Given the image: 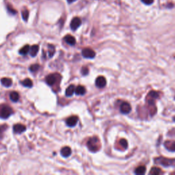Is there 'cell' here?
I'll return each mask as SVG.
<instances>
[{"label":"cell","instance_id":"1","mask_svg":"<svg viewBox=\"0 0 175 175\" xmlns=\"http://www.w3.org/2000/svg\"><path fill=\"white\" fill-rule=\"evenodd\" d=\"M87 146L89 150L92 151V152L98 151L101 146L99 138H97V137H92V138H90L87 142Z\"/></svg>","mask_w":175,"mask_h":175},{"label":"cell","instance_id":"2","mask_svg":"<svg viewBox=\"0 0 175 175\" xmlns=\"http://www.w3.org/2000/svg\"><path fill=\"white\" fill-rule=\"evenodd\" d=\"M155 163L165 167L175 166V159H168L163 158V157H160V158H155Z\"/></svg>","mask_w":175,"mask_h":175},{"label":"cell","instance_id":"3","mask_svg":"<svg viewBox=\"0 0 175 175\" xmlns=\"http://www.w3.org/2000/svg\"><path fill=\"white\" fill-rule=\"evenodd\" d=\"M13 113V109L8 105H0V117L2 118H8Z\"/></svg>","mask_w":175,"mask_h":175},{"label":"cell","instance_id":"4","mask_svg":"<svg viewBox=\"0 0 175 175\" xmlns=\"http://www.w3.org/2000/svg\"><path fill=\"white\" fill-rule=\"evenodd\" d=\"M61 76L59 74H50L46 77V82L49 85H53L57 82L60 81Z\"/></svg>","mask_w":175,"mask_h":175},{"label":"cell","instance_id":"5","mask_svg":"<svg viewBox=\"0 0 175 175\" xmlns=\"http://www.w3.org/2000/svg\"><path fill=\"white\" fill-rule=\"evenodd\" d=\"M159 98V93L155 91H150L148 93V94L147 95L146 101H148V103L149 105L151 106H155V101L157 99Z\"/></svg>","mask_w":175,"mask_h":175},{"label":"cell","instance_id":"6","mask_svg":"<svg viewBox=\"0 0 175 175\" xmlns=\"http://www.w3.org/2000/svg\"><path fill=\"white\" fill-rule=\"evenodd\" d=\"M82 55L85 58H89V59H92L94 58L96 55V53L92 49H91L90 48H85L83 49L82 51Z\"/></svg>","mask_w":175,"mask_h":175},{"label":"cell","instance_id":"7","mask_svg":"<svg viewBox=\"0 0 175 175\" xmlns=\"http://www.w3.org/2000/svg\"><path fill=\"white\" fill-rule=\"evenodd\" d=\"M81 24V20L79 17H75L71 22V28L73 30H76Z\"/></svg>","mask_w":175,"mask_h":175},{"label":"cell","instance_id":"8","mask_svg":"<svg viewBox=\"0 0 175 175\" xmlns=\"http://www.w3.org/2000/svg\"><path fill=\"white\" fill-rule=\"evenodd\" d=\"M120 112H122L123 114H129V113L131 112V107L129 103L123 102L120 105Z\"/></svg>","mask_w":175,"mask_h":175},{"label":"cell","instance_id":"9","mask_svg":"<svg viewBox=\"0 0 175 175\" xmlns=\"http://www.w3.org/2000/svg\"><path fill=\"white\" fill-rule=\"evenodd\" d=\"M106 83H107L106 79L103 76H99L97 77L96 79V81H95V84H96L97 87L100 88H104L105 85H106Z\"/></svg>","mask_w":175,"mask_h":175},{"label":"cell","instance_id":"10","mask_svg":"<svg viewBox=\"0 0 175 175\" xmlns=\"http://www.w3.org/2000/svg\"><path fill=\"white\" fill-rule=\"evenodd\" d=\"M77 121H78V117L73 116L69 117V118L66 119V125H68L69 127H74L76 125V124L77 123Z\"/></svg>","mask_w":175,"mask_h":175},{"label":"cell","instance_id":"11","mask_svg":"<svg viewBox=\"0 0 175 175\" xmlns=\"http://www.w3.org/2000/svg\"><path fill=\"white\" fill-rule=\"evenodd\" d=\"M25 130H26V127L22 124H16L13 127V131L16 134H21Z\"/></svg>","mask_w":175,"mask_h":175},{"label":"cell","instance_id":"12","mask_svg":"<svg viewBox=\"0 0 175 175\" xmlns=\"http://www.w3.org/2000/svg\"><path fill=\"white\" fill-rule=\"evenodd\" d=\"M64 41L67 44H69V45H75L76 43V40H75V37H73L71 35H66L64 37Z\"/></svg>","mask_w":175,"mask_h":175},{"label":"cell","instance_id":"13","mask_svg":"<svg viewBox=\"0 0 175 175\" xmlns=\"http://www.w3.org/2000/svg\"><path fill=\"white\" fill-rule=\"evenodd\" d=\"M61 155L64 158H68L69 156L71 155V149L70 147L65 146L61 149L60 150Z\"/></svg>","mask_w":175,"mask_h":175},{"label":"cell","instance_id":"14","mask_svg":"<svg viewBox=\"0 0 175 175\" xmlns=\"http://www.w3.org/2000/svg\"><path fill=\"white\" fill-rule=\"evenodd\" d=\"M164 145L168 150L175 152V141H166Z\"/></svg>","mask_w":175,"mask_h":175},{"label":"cell","instance_id":"15","mask_svg":"<svg viewBox=\"0 0 175 175\" xmlns=\"http://www.w3.org/2000/svg\"><path fill=\"white\" fill-rule=\"evenodd\" d=\"M39 50V47L38 45H33L30 47L29 49V54L32 57H35L37 55L38 52Z\"/></svg>","mask_w":175,"mask_h":175},{"label":"cell","instance_id":"16","mask_svg":"<svg viewBox=\"0 0 175 175\" xmlns=\"http://www.w3.org/2000/svg\"><path fill=\"white\" fill-rule=\"evenodd\" d=\"M75 91V87L74 85H70L67 88L66 90V95L67 97L73 96Z\"/></svg>","mask_w":175,"mask_h":175},{"label":"cell","instance_id":"17","mask_svg":"<svg viewBox=\"0 0 175 175\" xmlns=\"http://www.w3.org/2000/svg\"><path fill=\"white\" fill-rule=\"evenodd\" d=\"M75 94L77 95H83L85 94L86 90H85V88L83 86V85H78V86L75 88Z\"/></svg>","mask_w":175,"mask_h":175},{"label":"cell","instance_id":"18","mask_svg":"<svg viewBox=\"0 0 175 175\" xmlns=\"http://www.w3.org/2000/svg\"><path fill=\"white\" fill-rule=\"evenodd\" d=\"M1 82L5 87H10L13 84V81H12V79L10 78H7V77H4V78L1 79Z\"/></svg>","mask_w":175,"mask_h":175},{"label":"cell","instance_id":"19","mask_svg":"<svg viewBox=\"0 0 175 175\" xmlns=\"http://www.w3.org/2000/svg\"><path fill=\"white\" fill-rule=\"evenodd\" d=\"M10 99L13 102H17L19 99V94L17 92H12L10 94Z\"/></svg>","mask_w":175,"mask_h":175},{"label":"cell","instance_id":"20","mask_svg":"<svg viewBox=\"0 0 175 175\" xmlns=\"http://www.w3.org/2000/svg\"><path fill=\"white\" fill-rule=\"evenodd\" d=\"M146 168L144 166H140L135 170V174H144L146 172Z\"/></svg>","mask_w":175,"mask_h":175},{"label":"cell","instance_id":"21","mask_svg":"<svg viewBox=\"0 0 175 175\" xmlns=\"http://www.w3.org/2000/svg\"><path fill=\"white\" fill-rule=\"evenodd\" d=\"M21 84L23 85V86L25 87H27V88H31L32 87L33 85V83H32V81L30 79H24L23 81H21Z\"/></svg>","mask_w":175,"mask_h":175},{"label":"cell","instance_id":"22","mask_svg":"<svg viewBox=\"0 0 175 175\" xmlns=\"http://www.w3.org/2000/svg\"><path fill=\"white\" fill-rule=\"evenodd\" d=\"M162 171L160 168H158V167H153V168H151L149 174H153V175H159L162 174Z\"/></svg>","mask_w":175,"mask_h":175},{"label":"cell","instance_id":"23","mask_svg":"<svg viewBox=\"0 0 175 175\" xmlns=\"http://www.w3.org/2000/svg\"><path fill=\"white\" fill-rule=\"evenodd\" d=\"M29 49H30V47H29V45H25L24 47H23L21 49H20L19 51L20 54L23 55H27V53L29 52Z\"/></svg>","mask_w":175,"mask_h":175},{"label":"cell","instance_id":"24","mask_svg":"<svg viewBox=\"0 0 175 175\" xmlns=\"http://www.w3.org/2000/svg\"><path fill=\"white\" fill-rule=\"evenodd\" d=\"M55 47L53 45H48V54H49V57H53V55H54L55 53Z\"/></svg>","mask_w":175,"mask_h":175},{"label":"cell","instance_id":"25","mask_svg":"<svg viewBox=\"0 0 175 175\" xmlns=\"http://www.w3.org/2000/svg\"><path fill=\"white\" fill-rule=\"evenodd\" d=\"M22 17L25 21H27L29 17V11L27 9H24L22 11Z\"/></svg>","mask_w":175,"mask_h":175},{"label":"cell","instance_id":"26","mask_svg":"<svg viewBox=\"0 0 175 175\" xmlns=\"http://www.w3.org/2000/svg\"><path fill=\"white\" fill-rule=\"evenodd\" d=\"M39 68H40V66L39 64H32L30 67H29V71H30L31 72L34 73L38 70Z\"/></svg>","mask_w":175,"mask_h":175},{"label":"cell","instance_id":"27","mask_svg":"<svg viewBox=\"0 0 175 175\" xmlns=\"http://www.w3.org/2000/svg\"><path fill=\"white\" fill-rule=\"evenodd\" d=\"M120 144L121 145V146L123 147V148H124L125 149L127 148V146H128V143H127V141L126 140H125V139H121L120 140Z\"/></svg>","mask_w":175,"mask_h":175},{"label":"cell","instance_id":"28","mask_svg":"<svg viewBox=\"0 0 175 175\" xmlns=\"http://www.w3.org/2000/svg\"><path fill=\"white\" fill-rule=\"evenodd\" d=\"M81 74L83 75H87L89 73V69L86 66H83L82 67V69H81Z\"/></svg>","mask_w":175,"mask_h":175},{"label":"cell","instance_id":"29","mask_svg":"<svg viewBox=\"0 0 175 175\" xmlns=\"http://www.w3.org/2000/svg\"><path fill=\"white\" fill-rule=\"evenodd\" d=\"M7 9H8V10L9 13L13 14V15H15V14L17 13V11H16L15 10H14V8H12L10 5L7 6Z\"/></svg>","mask_w":175,"mask_h":175},{"label":"cell","instance_id":"30","mask_svg":"<svg viewBox=\"0 0 175 175\" xmlns=\"http://www.w3.org/2000/svg\"><path fill=\"white\" fill-rule=\"evenodd\" d=\"M144 4L146 5H151L154 1V0H141Z\"/></svg>","mask_w":175,"mask_h":175},{"label":"cell","instance_id":"31","mask_svg":"<svg viewBox=\"0 0 175 175\" xmlns=\"http://www.w3.org/2000/svg\"><path fill=\"white\" fill-rule=\"evenodd\" d=\"M75 0H67V2H68L69 4H71V3H73V1H75Z\"/></svg>","mask_w":175,"mask_h":175},{"label":"cell","instance_id":"32","mask_svg":"<svg viewBox=\"0 0 175 175\" xmlns=\"http://www.w3.org/2000/svg\"><path fill=\"white\" fill-rule=\"evenodd\" d=\"M4 126L3 127H0V132L3 131L4 130Z\"/></svg>","mask_w":175,"mask_h":175},{"label":"cell","instance_id":"33","mask_svg":"<svg viewBox=\"0 0 175 175\" xmlns=\"http://www.w3.org/2000/svg\"><path fill=\"white\" fill-rule=\"evenodd\" d=\"M174 99H175V97H174Z\"/></svg>","mask_w":175,"mask_h":175}]
</instances>
